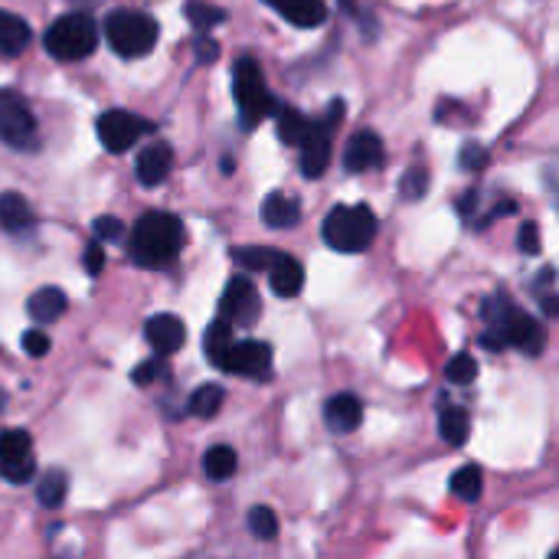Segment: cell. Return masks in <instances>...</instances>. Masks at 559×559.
<instances>
[{"instance_id":"obj_1","label":"cell","mask_w":559,"mask_h":559,"mask_svg":"<svg viewBox=\"0 0 559 559\" xmlns=\"http://www.w3.org/2000/svg\"><path fill=\"white\" fill-rule=\"evenodd\" d=\"M481 314H484V321H488V331L481 334V344L488 350L517 347L520 354H527V357L543 354L546 327L540 321H533L527 311L510 305L504 295H494L491 301H484Z\"/></svg>"},{"instance_id":"obj_2","label":"cell","mask_w":559,"mask_h":559,"mask_svg":"<svg viewBox=\"0 0 559 559\" xmlns=\"http://www.w3.org/2000/svg\"><path fill=\"white\" fill-rule=\"evenodd\" d=\"M184 223L174 213H144L141 220L131 226L128 252L131 259L144 269H164L184 249Z\"/></svg>"},{"instance_id":"obj_3","label":"cell","mask_w":559,"mask_h":559,"mask_svg":"<svg viewBox=\"0 0 559 559\" xmlns=\"http://www.w3.org/2000/svg\"><path fill=\"white\" fill-rule=\"evenodd\" d=\"M321 236L337 252H363L376 239V216L370 206H334L321 226Z\"/></svg>"},{"instance_id":"obj_4","label":"cell","mask_w":559,"mask_h":559,"mask_svg":"<svg viewBox=\"0 0 559 559\" xmlns=\"http://www.w3.org/2000/svg\"><path fill=\"white\" fill-rule=\"evenodd\" d=\"M105 40L108 46L125 56V59H138V56H148L154 50L157 36H161V30H157L154 17L141 14V10H112V14L105 17Z\"/></svg>"},{"instance_id":"obj_5","label":"cell","mask_w":559,"mask_h":559,"mask_svg":"<svg viewBox=\"0 0 559 559\" xmlns=\"http://www.w3.org/2000/svg\"><path fill=\"white\" fill-rule=\"evenodd\" d=\"M46 53L59 63H76V59H85L95 53L99 46V27L89 14H66L56 23H50V30L43 36Z\"/></svg>"},{"instance_id":"obj_6","label":"cell","mask_w":559,"mask_h":559,"mask_svg":"<svg viewBox=\"0 0 559 559\" xmlns=\"http://www.w3.org/2000/svg\"><path fill=\"white\" fill-rule=\"evenodd\" d=\"M233 95L239 105V118L246 128H255L262 118L278 112V102L272 99L269 85L262 79V69L252 56H242L233 66Z\"/></svg>"},{"instance_id":"obj_7","label":"cell","mask_w":559,"mask_h":559,"mask_svg":"<svg viewBox=\"0 0 559 559\" xmlns=\"http://www.w3.org/2000/svg\"><path fill=\"white\" fill-rule=\"evenodd\" d=\"M344 118V99H334L331 112H327L324 121H311V131L305 144H301V174H305L308 180H318L327 164H331V131L337 121Z\"/></svg>"},{"instance_id":"obj_8","label":"cell","mask_w":559,"mask_h":559,"mask_svg":"<svg viewBox=\"0 0 559 559\" xmlns=\"http://www.w3.org/2000/svg\"><path fill=\"white\" fill-rule=\"evenodd\" d=\"M0 141L20 151L36 144V118L17 92H0Z\"/></svg>"},{"instance_id":"obj_9","label":"cell","mask_w":559,"mask_h":559,"mask_svg":"<svg viewBox=\"0 0 559 559\" xmlns=\"http://www.w3.org/2000/svg\"><path fill=\"white\" fill-rule=\"evenodd\" d=\"M95 131H99V141L105 144L112 154H125L128 148H135L141 141V135L151 131V121L138 118L135 112H121V108H112V112L99 115L95 121Z\"/></svg>"},{"instance_id":"obj_10","label":"cell","mask_w":559,"mask_h":559,"mask_svg":"<svg viewBox=\"0 0 559 559\" xmlns=\"http://www.w3.org/2000/svg\"><path fill=\"white\" fill-rule=\"evenodd\" d=\"M0 475L10 484H27L36 475L33 439L23 429L0 432Z\"/></svg>"},{"instance_id":"obj_11","label":"cell","mask_w":559,"mask_h":559,"mask_svg":"<svg viewBox=\"0 0 559 559\" xmlns=\"http://www.w3.org/2000/svg\"><path fill=\"white\" fill-rule=\"evenodd\" d=\"M259 314H262V298H259V291H255V285L246 275L229 278L223 288V298H220V318L233 327H249L259 321Z\"/></svg>"},{"instance_id":"obj_12","label":"cell","mask_w":559,"mask_h":559,"mask_svg":"<svg viewBox=\"0 0 559 559\" xmlns=\"http://www.w3.org/2000/svg\"><path fill=\"white\" fill-rule=\"evenodd\" d=\"M220 370L252 376V380H269L272 347L262 344V340H239V344H233V350L226 354V360L220 363Z\"/></svg>"},{"instance_id":"obj_13","label":"cell","mask_w":559,"mask_h":559,"mask_svg":"<svg viewBox=\"0 0 559 559\" xmlns=\"http://www.w3.org/2000/svg\"><path fill=\"white\" fill-rule=\"evenodd\" d=\"M144 340H148L157 357H170L187 344V324L177 314H154L144 324Z\"/></svg>"},{"instance_id":"obj_14","label":"cell","mask_w":559,"mask_h":559,"mask_svg":"<svg viewBox=\"0 0 559 559\" xmlns=\"http://www.w3.org/2000/svg\"><path fill=\"white\" fill-rule=\"evenodd\" d=\"M380 164H383V138L376 135V131H357V135L347 141L344 167L350 174H367V170Z\"/></svg>"},{"instance_id":"obj_15","label":"cell","mask_w":559,"mask_h":559,"mask_svg":"<svg viewBox=\"0 0 559 559\" xmlns=\"http://www.w3.org/2000/svg\"><path fill=\"white\" fill-rule=\"evenodd\" d=\"M170 167H174V151H170V144L154 141L138 154L135 174H138V180L144 187H157V184H164L167 180Z\"/></svg>"},{"instance_id":"obj_16","label":"cell","mask_w":559,"mask_h":559,"mask_svg":"<svg viewBox=\"0 0 559 559\" xmlns=\"http://www.w3.org/2000/svg\"><path fill=\"white\" fill-rule=\"evenodd\" d=\"M324 422L331 425V432H354L363 422V403L354 393H337L324 403Z\"/></svg>"},{"instance_id":"obj_17","label":"cell","mask_w":559,"mask_h":559,"mask_svg":"<svg viewBox=\"0 0 559 559\" xmlns=\"http://www.w3.org/2000/svg\"><path fill=\"white\" fill-rule=\"evenodd\" d=\"M272 10H278L288 23H295V27H321L327 20V7L324 0H265Z\"/></svg>"},{"instance_id":"obj_18","label":"cell","mask_w":559,"mask_h":559,"mask_svg":"<svg viewBox=\"0 0 559 559\" xmlns=\"http://www.w3.org/2000/svg\"><path fill=\"white\" fill-rule=\"evenodd\" d=\"M69 308V298H66V291L63 288H40V291H33L30 301H27V314L36 321V324H53L59 321L66 314Z\"/></svg>"},{"instance_id":"obj_19","label":"cell","mask_w":559,"mask_h":559,"mask_svg":"<svg viewBox=\"0 0 559 559\" xmlns=\"http://www.w3.org/2000/svg\"><path fill=\"white\" fill-rule=\"evenodd\" d=\"M36 216H33V206L30 200L23 197V193H0V226L7 229V233H27V229H33Z\"/></svg>"},{"instance_id":"obj_20","label":"cell","mask_w":559,"mask_h":559,"mask_svg":"<svg viewBox=\"0 0 559 559\" xmlns=\"http://www.w3.org/2000/svg\"><path fill=\"white\" fill-rule=\"evenodd\" d=\"M269 285L278 298H295L305 288V269H301V262L282 252L278 262L269 269Z\"/></svg>"},{"instance_id":"obj_21","label":"cell","mask_w":559,"mask_h":559,"mask_svg":"<svg viewBox=\"0 0 559 559\" xmlns=\"http://www.w3.org/2000/svg\"><path fill=\"white\" fill-rule=\"evenodd\" d=\"M262 223L269 229H291L301 223V203L288 193H269L262 203Z\"/></svg>"},{"instance_id":"obj_22","label":"cell","mask_w":559,"mask_h":559,"mask_svg":"<svg viewBox=\"0 0 559 559\" xmlns=\"http://www.w3.org/2000/svg\"><path fill=\"white\" fill-rule=\"evenodd\" d=\"M30 40H33L30 23L17 14H10V10H0V53L20 56L30 46Z\"/></svg>"},{"instance_id":"obj_23","label":"cell","mask_w":559,"mask_h":559,"mask_svg":"<svg viewBox=\"0 0 559 559\" xmlns=\"http://www.w3.org/2000/svg\"><path fill=\"white\" fill-rule=\"evenodd\" d=\"M233 324L223 321V318H216L210 327H206V334H203V354L206 360L213 363V367H220V363L226 360V354L233 350Z\"/></svg>"},{"instance_id":"obj_24","label":"cell","mask_w":559,"mask_h":559,"mask_svg":"<svg viewBox=\"0 0 559 559\" xmlns=\"http://www.w3.org/2000/svg\"><path fill=\"white\" fill-rule=\"evenodd\" d=\"M275 125H278V138L291 144V148H301L311 131V121L301 115L298 108H282V105H278V112H275Z\"/></svg>"},{"instance_id":"obj_25","label":"cell","mask_w":559,"mask_h":559,"mask_svg":"<svg viewBox=\"0 0 559 559\" xmlns=\"http://www.w3.org/2000/svg\"><path fill=\"white\" fill-rule=\"evenodd\" d=\"M236 468H239L236 448H229V445H213V448H206V455H203V471H206V478H210V481H226V478H233Z\"/></svg>"},{"instance_id":"obj_26","label":"cell","mask_w":559,"mask_h":559,"mask_svg":"<svg viewBox=\"0 0 559 559\" xmlns=\"http://www.w3.org/2000/svg\"><path fill=\"white\" fill-rule=\"evenodd\" d=\"M439 432H442V439L448 445H465L468 442V435H471V419H468V412L461 409V406H445L442 409V416H439Z\"/></svg>"},{"instance_id":"obj_27","label":"cell","mask_w":559,"mask_h":559,"mask_svg":"<svg viewBox=\"0 0 559 559\" xmlns=\"http://www.w3.org/2000/svg\"><path fill=\"white\" fill-rule=\"evenodd\" d=\"M448 488H452L455 497H461L465 504H475L481 491H484V471L478 465H465V468H458L452 481H448Z\"/></svg>"},{"instance_id":"obj_28","label":"cell","mask_w":559,"mask_h":559,"mask_svg":"<svg viewBox=\"0 0 559 559\" xmlns=\"http://www.w3.org/2000/svg\"><path fill=\"white\" fill-rule=\"evenodd\" d=\"M66 491H69V478H66V471L53 468V471H46L40 484H36V501H40L46 510H56V507H63Z\"/></svg>"},{"instance_id":"obj_29","label":"cell","mask_w":559,"mask_h":559,"mask_svg":"<svg viewBox=\"0 0 559 559\" xmlns=\"http://www.w3.org/2000/svg\"><path fill=\"white\" fill-rule=\"evenodd\" d=\"M223 399H226V390L220 383H206L190 396L187 409H190V416H197V419H213L216 412L223 409Z\"/></svg>"},{"instance_id":"obj_30","label":"cell","mask_w":559,"mask_h":559,"mask_svg":"<svg viewBox=\"0 0 559 559\" xmlns=\"http://www.w3.org/2000/svg\"><path fill=\"white\" fill-rule=\"evenodd\" d=\"M278 255L282 252H275L269 246H246V249H233V262L242 265L246 272H269L278 262Z\"/></svg>"},{"instance_id":"obj_31","label":"cell","mask_w":559,"mask_h":559,"mask_svg":"<svg viewBox=\"0 0 559 559\" xmlns=\"http://www.w3.org/2000/svg\"><path fill=\"white\" fill-rule=\"evenodd\" d=\"M187 20L203 33V30H213V27H220V23H226V10L213 7V4H203V0H190Z\"/></svg>"},{"instance_id":"obj_32","label":"cell","mask_w":559,"mask_h":559,"mask_svg":"<svg viewBox=\"0 0 559 559\" xmlns=\"http://www.w3.org/2000/svg\"><path fill=\"white\" fill-rule=\"evenodd\" d=\"M249 530H252V537H259V540H275L278 537V517L272 514V507L255 504L249 510Z\"/></svg>"},{"instance_id":"obj_33","label":"cell","mask_w":559,"mask_h":559,"mask_svg":"<svg viewBox=\"0 0 559 559\" xmlns=\"http://www.w3.org/2000/svg\"><path fill=\"white\" fill-rule=\"evenodd\" d=\"M425 193H429V170H425V167H409L403 174V184H399V197L409 200V203H416V200L425 197Z\"/></svg>"},{"instance_id":"obj_34","label":"cell","mask_w":559,"mask_h":559,"mask_svg":"<svg viewBox=\"0 0 559 559\" xmlns=\"http://www.w3.org/2000/svg\"><path fill=\"white\" fill-rule=\"evenodd\" d=\"M445 376H448V383H455V386H468V383L478 376V363H475V357H471V354H458L455 360H448Z\"/></svg>"},{"instance_id":"obj_35","label":"cell","mask_w":559,"mask_h":559,"mask_svg":"<svg viewBox=\"0 0 559 559\" xmlns=\"http://www.w3.org/2000/svg\"><path fill=\"white\" fill-rule=\"evenodd\" d=\"M167 376V357H151V360H144L135 367V373H131V380H135L138 386H151L157 380H164Z\"/></svg>"},{"instance_id":"obj_36","label":"cell","mask_w":559,"mask_h":559,"mask_svg":"<svg viewBox=\"0 0 559 559\" xmlns=\"http://www.w3.org/2000/svg\"><path fill=\"white\" fill-rule=\"evenodd\" d=\"M458 164L461 170H468V174H481V170L488 167V151H484L478 141H468L458 154Z\"/></svg>"},{"instance_id":"obj_37","label":"cell","mask_w":559,"mask_h":559,"mask_svg":"<svg viewBox=\"0 0 559 559\" xmlns=\"http://www.w3.org/2000/svg\"><path fill=\"white\" fill-rule=\"evenodd\" d=\"M95 229V239L99 242H118L121 236H125V223L118 220V216H99V220L92 223Z\"/></svg>"},{"instance_id":"obj_38","label":"cell","mask_w":559,"mask_h":559,"mask_svg":"<svg viewBox=\"0 0 559 559\" xmlns=\"http://www.w3.org/2000/svg\"><path fill=\"white\" fill-rule=\"evenodd\" d=\"M23 350H27V354L33 357V360H40V357H46L53 350V340H50V334H43V331H27L23 334Z\"/></svg>"},{"instance_id":"obj_39","label":"cell","mask_w":559,"mask_h":559,"mask_svg":"<svg viewBox=\"0 0 559 559\" xmlns=\"http://www.w3.org/2000/svg\"><path fill=\"white\" fill-rule=\"evenodd\" d=\"M82 265H85V272H89L92 278H95V275H102V269H105V249H102V242H99V239H95L92 246L85 249Z\"/></svg>"},{"instance_id":"obj_40","label":"cell","mask_w":559,"mask_h":559,"mask_svg":"<svg viewBox=\"0 0 559 559\" xmlns=\"http://www.w3.org/2000/svg\"><path fill=\"white\" fill-rule=\"evenodd\" d=\"M517 246H520V252H524V255H537L540 252V229H537V223H524V226H520Z\"/></svg>"},{"instance_id":"obj_41","label":"cell","mask_w":559,"mask_h":559,"mask_svg":"<svg viewBox=\"0 0 559 559\" xmlns=\"http://www.w3.org/2000/svg\"><path fill=\"white\" fill-rule=\"evenodd\" d=\"M193 50H197V59L200 63H213L216 56H220V46H216L210 36H200L197 43H193Z\"/></svg>"},{"instance_id":"obj_42","label":"cell","mask_w":559,"mask_h":559,"mask_svg":"<svg viewBox=\"0 0 559 559\" xmlns=\"http://www.w3.org/2000/svg\"><path fill=\"white\" fill-rule=\"evenodd\" d=\"M514 210H517V203H514V200H501V203H497L494 210L488 213V216H484V220H481V226H491L494 220H501V216H510V213H514Z\"/></svg>"},{"instance_id":"obj_43","label":"cell","mask_w":559,"mask_h":559,"mask_svg":"<svg viewBox=\"0 0 559 559\" xmlns=\"http://www.w3.org/2000/svg\"><path fill=\"white\" fill-rule=\"evenodd\" d=\"M540 311L546 314V318H559V295L556 291H546V295L540 298Z\"/></svg>"},{"instance_id":"obj_44","label":"cell","mask_w":559,"mask_h":559,"mask_svg":"<svg viewBox=\"0 0 559 559\" xmlns=\"http://www.w3.org/2000/svg\"><path fill=\"white\" fill-rule=\"evenodd\" d=\"M475 203H478V190H468L465 197L458 200V210H461V216H471V210H475Z\"/></svg>"},{"instance_id":"obj_45","label":"cell","mask_w":559,"mask_h":559,"mask_svg":"<svg viewBox=\"0 0 559 559\" xmlns=\"http://www.w3.org/2000/svg\"><path fill=\"white\" fill-rule=\"evenodd\" d=\"M553 278H556V272H553V269H543V272L537 275V288H543V285H550V282H553Z\"/></svg>"},{"instance_id":"obj_46","label":"cell","mask_w":559,"mask_h":559,"mask_svg":"<svg viewBox=\"0 0 559 559\" xmlns=\"http://www.w3.org/2000/svg\"><path fill=\"white\" fill-rule=\"evenodd\" d=\"M340 7H344V10H357V0H340Z\"/></svg>"},{"instance_id":"obj_47","label":"cell","mask_w":559,"mask_h":559,"mask_svg":"<svg viewBox=\"0 0 559 559\" xmlns=\"http://www.w3.org/2000/svg\"><path fill=\"white\" fill-rule=\"evenodd\" d=\"M4 403H7V396H4V390H0V412H4Z\"/></svg>"},{"instance_id":"obj_48","label":"cell","mask_w":559,"mask_h":559,"mask_svg":"<svg viewBox=\"0 0 559 559\" xmlns=\"http://www.w3.org/2000/svg\"><path fill=\"white\" fill-rule=\"evenodd\" d=\"M550 559H559V546H556V550L550 553Z\"/></svg>"}]
</instances>
